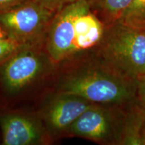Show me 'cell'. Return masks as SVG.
Wrapping results in <instances>:
<instances>
[{"instance_id": "obj_17", "label": "cell", "mask_w": 145, "mask_h": 145, "mask_svg": "<svg viewBox=\"0 0 145 145\" xmlns=\"http://www.w3.org/2000/svg\"><path fill=\"white\" fill-rule=\"evenodd\" d=\"M101 1V0H87V1L89 3V4L90 5V6L91 7L92 9L95 8L96 5L98 4Z\"/></svg>"}, {"instance_id": "obj_7", "label": "cell", "mask_w": 145, "mask_h": 145, "mask_svg": "<svg viewBox=\"0 0 145 145\" xmlns=\"http://www.w3.org/2000/svg\"><path fill=\"white\" fill-rule=\"evenodd\" d=\"M93 104L82 97L56 91L45 109L46 126L52 135L67 134L72 123Z\"/></svg>"}, {"instance_id": "obj_9", "label": "cell", "mask_w": 145, "mask_h": 145, "mask_svg": "<svg viewBox=\"0 0 145 145\" xmlns=\"http://www.w3.org/2000/svg\"><path fill=\"white\" fill-rule=\"evenodd\" d=\"M145 122V108L136 98L127 104L120 145H142L141 134Z\"/></svg>"}, {"instance_id": "obj_11", "label": "cell", "mask_w": 145, "mask_h": 145, "mask_svg": "<svg viewBox=\"0 0 145 145\" xmlns=\"http://www.w3.org/2000/svg\"><path fill=\"white\" fill-rule=\"evenodd\" d=\"M118 21L130 26L145 28V0H132Z\"/></svg>"}, {"instance_id": "obj_6", "label": "cell", "mask_w": 145, "mask_h": 145, "mask_svg": "<svg viewBox=\"0 0 145 145\" xmlns=\"http://www.w3.org/2000/svg\"><path fill=\"white\" fill-rule=\"evenodd\" d=\"M44 60L39 54L25 47L3 65L1 80L9 91H18L33 82L44 69Z\"/></svg>"}, {"instance_id": "obj_1", "label": "cell", "mask_w": 145, "mask_h": 145, "mask_svg": "<svg viewBox=\"0 0 145 145\" xmlns=\"http://www.w3.org/2000/svg\"><path fill=\"white\" fill-rule=\"evenodd\" d=\"M60 65L66 68L60 76L56 91L98 104L124 106L137 98V81L109 66L95 49Z\"/></svg>"}, {"instance_id": "obj_3", "label": "cell", "mask_w": 145, "mask_h": 145, "mask_svg": "<svg viewBox=\"0 0 145 145\" xmlns=\"http://www.w3.org/2000/svg\"><path fill=\"white\" fill-rule=\"evenodd\" d=\"M95 51L105 63L127 78L145 75V28L116 21L106 25Z\"/></svg>"}, {"instance_id": "obj_4", "label": "cell", "mask_w": 145, "mask_h": 145, "mask_svg": "<svg viewBox=\"0 0 145 145\" xmlns=\"http://www.w3.org/2000/svg\"><path fill=\"white\" fill-rule=\"evenodd\" d=\"M126 105L94 104L72 123L67 135L102 145H120Z\"/></svg>"}, {"instance_id": "obj_13", "label": "cell", "mask_w": 145, "mask_h": 145, "mask_svg": "<svg viewBox=\"0 0 145 145\" xmlns=\"http://www.w3.org/2000/svg\"><path fill=\"white\" fill-rule=\"evenodd\" d=\"M36 1L52 12H57L65 5L77 0H36Z\"/></svg>"}, {"instance_id": "obj_5", "label": "cell", "mask_w": 145, "mask_h": 145, "mask_svg": "<svg viewBox=\"0 0 145 145\" xmlns=\"http://www.w3.org/2000/svg\"><path fill=\"white\" fill-rule=\"evenodd\" d=\"M55 13L36 0H30L0 12V26L10 39L21 46H32L39 39H45Z\"/></svg>"}, {"instance_id": "obj_10", "label": "cell", "mask_w": 145, "mask_h": 145, "mask_svg": "<svg viewBox=\"0 0 145 145\" xmlns=\"http://www.w3.org/2000/svg\"><path fill=\"white\" fill-rule=\"evenodd\" d=\"M132 0H101L92 10L105 24L118 20Z\"/></svg>"}, {"instance_id": "obj_8", "label": "cell", "mask_w": 145, "mask_h": 145, "mask_svg": "<svg viewBox=\"0 0 145 145\" xmlns=\"http://www.w3.org/2000/svg\"><path fill=\"white\" fill-rule=\"evenodd\" d=\"M3 144L30 145L41 140L42 134L40 127L28 118L18 114H8L1 118Z\"/></svg>"}, {"instance_id": "obj_15", "label": "cell", "mask_w": 145, "mask_h": 145, "mask_svg": "<svg viewBox=\"0 0 145 145\" xmlns=\"http://www.w3.org/2000/svg\"><path fill=\"white\" fill-rule=\"evenodd\" d=\"M30 0H0V12L17 6Z\"/></svg>"}, {"instance_id": "obj_2", "label": "cell", "mask_w": 145, "mask_h": 145, "mask_svg": "<svg viewBox=\"0 0 145 145\" xmlns=\"http://www.w3.org/2000/svg\"><path fill=\"white\" fill-rule=\"evenodd\" d=\"M105 27L87 0L65 5L54 14L47 30V58L52 65H59L95 49Z\"/></svg>"}, {"instance_id": "obj_18", "label": "cell", "mask_w": 145, "mask_h": 145, "mask_svg": "<svg viewBox=\"0 0 145 145\" xmlns=\"http://www.w3.org/2000/svg\"><path fill=\"white\" fill-rule=\"evenodd\" d=\"M141 144L142 145H145V122L141 134Z\"/></svg>"}, {"instance_id": "obj_16", "label": "cell", "mask_w": 145, "mask_h": 145, "mask_svg": "<svg viewBox=\"0 0 145 145\" xmlns=\"http://www.w3.org/2000/svg\"><path fill=\"white\" fill-rule=\"evenodd\" d=\"M7 39H10V38L8 37V34H7L6 32L4 31V30H3V29L1 28V26H0V40H1Z\"/></svg>"}, {"instance_id": "obj_14", "label": "cell", "mask_w": 145, "mask_h": 145, "mask_svg": "<svg viewBox=\"0 0 145 145\" xmlns=\"http://www.w3.org/2000/svg\"><path fill=\"white\" fill-rule=\"evenodd\" d=\"M137 99L145 108V75L137 79Z\"/></svg>"}, {"instance_id": "obj_12", "label": "cell", "mask_w": 145, "mask_h": 145, "mask_svg": "<svg viewBox=\"0 0 145 145\" xmlns=\"http://www.w3.org/2000/svg\"><path fill=\"white\" fill-rule=\"evenodd\" d=\"M24 47L11 39L0 40V62L8 60L16 52Z\"/></svg>"}]
</instances>
